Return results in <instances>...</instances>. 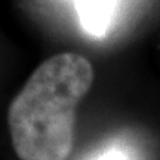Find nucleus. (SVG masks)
<instances>
[{"label": "nucleus", "instance_id": "nucleus-3", "mask_svg": "<svg viewBox=\"0 0 160 160\" xmlns=\"http://www.w3.org/2000/svg\"><path fill=\"white\" fill-rule=\"evenodd\" d=\"M92 160H131L129 154L125 150H122L120 147H111V148L102 151L101 154H98L95 159Z\"/></svg>", "mask_w": 160, "mask_h": 160}, {"label": "nucleus", "instance_id": "nucleus-2", "mask_svg": "<svg viewBox=\"0 0 160 160\" xmlns=\"http://www.w3.org/2000/svg\"><path fill=\"white\" fill-rule=\"evenodd\" d=\"M82 28L93 37H104L116 17L119 0H74Z\"/></svg>", "mask_w": 160, "mask_h": 160}, {"label": "nucleus", "instance_id": "nucleus-1", "mask_svg": "<svg viewBox=\"0 0 160 160\" xmlns=\"http://www.w3.org/2000/svg\"><path fill=\"white\" fill-rule=\"evenodd\" d=\"M93 82L91 62L74 52L53 55L13 98L8 123L21 160H65L74 142L76 108Z\"/></svg>", "mask_w": 160, "mask_h": 160}]
</instances>
